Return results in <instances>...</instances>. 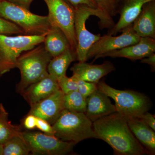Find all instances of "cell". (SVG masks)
I'll return each mask as SVG.
<instances>
[{
    "label": "cell",
    "mask_w": 155,
    "mask_h": 155,
    "mask_svg": "<svg viewBox=\"0 0 155 155\" xmlns=\"http://www.w3.org/2000/svg\"><path fill=\"white\" fill-rule=\"evenodd\" d=\"M97 139L113 148L114 154L143 155L146 150L131 132L127 120L117 112L93 122Z\"/></svg>",
    "instance_id": "1"
},
{
    "label": "cell",
    "mask_w": 155,
    "mask_h": 155,
    "mask_svg": "<svg viewBox=\"0 0 155 155\" xmlns=\"http://www.w3.org/2000/svg\"><path fill=\"white\" fill-rule=\"evenodd\" d=\"M52 58L42 43L21 54L16 65L21 75V79L16 87L17 92L22 94L31 84L48 75V66Z\"/></svg>",
    "instance_id": "2"
},
{
    "label": "cell",
    "mask_w": 155,
    "mask_h": 155,
    "mask_svg": "<svg viewBox=\"0 0 155 155\" xmlns=\"http://www.w3.org/2000/svg\"><path fill=\"white\" fill-rule=\"evenodd\" d=\"M74 9V28L77 47L75 50L77 60L79 62L87 60V54L92 45L99 39L101 35H95L87 30L86 22L89 17L95 16L100 19L103 28L114 26L113 19H110L98 8H93L86 6H80Z\"/></svg>",
    "instance_id": "3"
},
{
    "label": "cell",
    "mask_w": 155,
    "mask_h": 155,
    "mask_svg": "<svg viewBox=\"0 0 155 155\" xmlns=\"http://www.w3.org/2000/svg\"><path fill=\"white\" fill-rule=\"evenodd\" d=\"M0 17L19 26L25 35H47L54 27L48 16L33 14L7 0H0Z\"/></svg>",
    "instance_id": "4"
},
{
    "label": "cell",
    "mask_w": 155,
    "mask_h": 155,
    "mask_svg": "<svg viewBox=\"0 0 155 155\" xmlns=\"http://www.w3.org/2000/svg\"><path fill=\"white\" fill-rule=\"evenodd\" d=\"M54 135L64 141L77 144L87 139H97L92 122L84 113L65 109L52 125Z\"/></svg>",
    "instance_id": "5"
},
{
    "label": "cell",
    "mask_w": 155,
    "mask_h": 155,
    "mask_svg": "<svg viewBox=\"0 0 155 155\" xmlns=\"http://www.w3.org/2000/svg\"><path fill=\"white\" fill-rule=\"evenodd\" d=\"M97 85L98 89L114 100L117 113L127 120L138 118L150 108V99L140 93L116 89L104 81H99Z\"/></svg>",
    "instance_id": "6"
},
{
    "label": "cell",
    "mask_w": 155,
    "mask_h": 155,
    "mask_svg": "<svg viewBox=\"0 0 155 155\" xmlns=\"http://www.w3.org/2000/svg\"><path fill=\"white\" fill-rule=\"evenodd\" d=\"M46 35L9 36L0 34V73L2 75L16 68L17 59L22 53L43 43Z\"/></svg>",
    "instance_id": "7"
},
{
    "label": "cell",
    "mask_w": 155,
    "mask_h": 155,
    "mask_svg": "<svg viewBox=\"0 0 155 155\" xmlns=\"http://www.w3.org/2000/svg\"><path fill=\"white\" fill-rule=\"evenodd\" d=\"M22 135L33 155H64L72 152L76 145L55 135L40 132L24 131Z\"/></svg>",
    "instance_id": "8"
},
{
    "label": "cell",
    "mask_w": 155,
    "mask_h": 155,
    "mask_svg": "<svg viewBox=\"0 0 155 155\" xmlns=\"http://www.w3.org/2000/svg\"><path fill=\"white\" fill-rule=\"evenodd\" d=\"M48 10V17L54 27L67 37L71 49L75 52L77 40L74 28V9L64 0H44Z\"/></svg>",
    "instance_id": "9"
},
{
    "label": "cell",
    "mask_w": 155,
    "mask_h": 155,
    "mask_svg": "<svg viewBox=\"0 0 155 155\" xmlns=\"http://www.w3.org/2000/svg\"><path fill=\"white\" fill-rule=\"evenodd\" d=\"M122 34L118 36L105 35L91 46L87 54V60L94 58L95 60L100 56L114 50H119L131 45L135 44L140 37L134 32L132 25L122 31Z\"/></svg>",
    "instance_id": "10"
},
{
    "label": "cell",
    "mask_w": 155,
    "mask_h": 155,
    "mask_svg": "<svg viewBox=\"0 0 155 155\" xmlns=\"http://www.w3.org/2000/svg\"><path fill=\"white\" fill-rule=\"evenodd\" d=\"M64 94L58 90L39 102L31 106L28 114L44 119L52 125L65 110Z\"/></svg>",
    "instance_id": "11"
},
{
    "label": "cell",
    "mask_w": 155,
    "mask_h": 155,
    "mask_svg": "<svg viewBox=\"0 0 155 155\" xmlns=\"http://www.w3.org/2000/svg\"><path fill=\"white\" fill-rule=\"evenodd\" d=\"M155 52V39L150 37H140L137 43L106 53L100 56L98 59L109 57L125 58L135 61L148 57Z\"/></svg>",
    "instance_id": "12"
},
{
    "label": "cell",
    "mask_w": 155,
    "mask_h": 155,
    "mask_svg": "<svg viewBox=\"0 0 155 155\" xmlns=\"http://www.w3.org/2000/svg\"><path fill=\"white\" fill-rule=\"evenodd\" d=\"M85 114L92 122L117 112L109 97L99 90H96L86 98Z\"/></svg>",
    "instance_id": "13"
},
{
    "label": "cell",
    "mask_w": 155,
    "mask_h": 155,
    "mask_svg": "<svg viewBox=\"0 0 155 155\" xmlns=\"http://www.w3.org/2000/svg\"><path fill=\"white\" fill-rule=\"evenodd\" d=\"M116 69L114 64L110 61H105L100 65L79 62L71 68L73 75L78 79L93 83H98L102 78Z\"/></svg>",
    "instance_id": "14"
},
{
    "label": "cell",
    "mask_w": 155,
    "mask_h": 155,
    "mask_svg": "<svg viewBox=\"0 0 155 155\" xmlns=\"http://www.w3.org/2000/svg\"><path fill=\"white\" fill-rule=\"evenodd\" d=\"M60 89L58 81L48 74L25 89L21 95L30 106L48 97Z\"/></svg>",
    "instance_id": "15"
},
{
    "label": "cell",
    "mask_w": 155,
    "mask_h": 155,
    "mask_svg": "<svg viewBox=\"0 0 155 155\" xmlns=\"http://www.w3.org/2000/svg\"><path fill=\"white\" fill-rule=\"evenodd\" d=\"M134 31L140 37L155 38V3H147L132 24Z\"/></svg>",
    "instance_id": "16"
},
{
    "label": "cell",
    "mask_w": 155,
    "mask_h": 155,
    "mask_svg": "<svg viewBox=\"0 0 155 155\" xmlns=\"http://www.w3.org/2000/svg\"><path fill=\"white\" fill-rule=\"evenodd\" d=\"M121 12L120 19L116 25L108 32L113 35L122 31L127 26L132 25L141 12L143 6L147 3L155 0H125Z\"/></svg>",
    "instance_id": "17"
},
{
    "label": "cell",
    "mask_w": 155,
    "mask_h": 155,
    "mask_svg": "<svg viewBox=\"0 0 155 155\" xmlns=\"http://www.w3.org/2000/svg\"><path fill=\"white\" fill-rule=\"evenodd\" d=\"M127 122L131 132L144 147L147 154L155 155V130L138 118L128 119Z\"/></svg>",
    "instance_id": "18"
},
{
    "label": "cell",
    "mask_w": 155,
    "mask_h": 155,
    "mask_svg": "<svg viewBox=\"0 0 155 155\" xmlns=\"http://www.w3.org/2000/svg\"><path fill=\"white\" fill-rule=\"evenodd\" d=\"M43 43L45 49L52 58L71 49L67 37L60 28L56 27H53L46 35Z\"/></svg>",
    "instance_id": "19"
},
{
    "label": "cell",
    "mask_w": 155,
    "mask_h": 155,
    "mask_svg": "<svg viewBox=\"0 0 155 155\" xmlns=\"http://www.w3.org/2000/svg\"><path fill=\"white\" fill-rule=\"evenodd\" d=\"M76 60L75 52L71 49L67 50L59 55L52 58L48 65V73L58 80L66 75L69 65Z\"/></svg>",
    "instance_id": "20"
},
{
    "label": "cell",
    "mask_w": 155,
    "mask_h": 155,
    "mask_svg": "<svg viewBox=\"0 0 155 155\" xmlns=\"http://www.w3.org/2000/svg\"><path fill=\"white\" fill-rule=\"evenodd\" d=\"M30 150L22 135L17 134L3 145V155H27Z\"/></svg>",
    "instance_id": "21"
},
{
    "label": "cell",
    "mask_w": 155,
    "mask_h": 155,
    "mask_svg": "<svg viewBox=\"0 0 155 155\" xmlns=\"http://www.w3.org/2000/svg\"><path fill=\"white\" fill-rule=\"evenodd\" d=\"M64 107L66 110L72 112L85 114L86 110V98L78 91L64 94Z\"/></svg>",
    "instance_id": "22"
},
{
    "label": "cell",
    "mask_w": 155,
    "mask_h": 155,
    "mask_svg": "<svg viewBox=\"0 0 155 155\" xmlns=\"http://www.w3.org/2000/svg\"><path fill=\"white\" fill-rule=\"evenodd\" d=\"M21 132L20 126L13 125L9 121L8 112L0 117V144L3 145L11 137Z\"/></svg>",
    "instance_id": "23"
},
{
    "label": "cell",
    "mask_w": 155,
    "mask_h": 155,
    "mask_svg": "<svg viewBox=\"0 0 155 155\" xmlns=\"http://www.w3.org/2000/svg\"><path fill=\"white\" fill-rule=\"evenodd\" d=\"M77 80V78L72 75L70 77L65 75L57 81L60 89L64 94H66L71 91H78Z\"/></svg>",
    "instance_id": "24"
},
{
    "label": "cell",
    "mask_w": 155,
    "mask_h": 155,
    "mask_svg": "<svg viewBox=\"0 0 155 155\" xmlns=\"http://www.w3.org/2000/svg\"><path fill=\"white\" fill-rule=\"evenodd\" d=\"M97 8L110 19L116 14V0H94Z\"/></svg>",
    "instance_id": "25"
},
{
    "label": "cell",
    "mask_w": 155,
    "mask_h": 155,
    "mask_svg": "<svg viewBox=\"0 0 155 155\" xmlns=\"http://www.w3.org/2000/svg\"><path fill=\"white\" fill-rule=\"evenodd\" d=\"M24 34L20 27L8 20L0 17V34Z\"/></svg>",
    "instance_id": "26"
},
{
    "label": "cell",
    "mask_w": 155,
    "mask_h": 155,
    "mask_svg": "<svg viewBox=\"0 0 155 155\" xmlns=\"http://www.w3.org/2000/svg\"><path fill=\"white\" fill-rule=\"evenodd\" d=\"M77 79L78 91L85 98L97 89V83L87 82L78 78Z\"/></svg>",
    "instance_id": "27"
},
{
    "label": "cell",
    "mask_w": 155,
    "mask_h": 155,
    "mask_svg": "<svg viewBox=\"0 0 155 155\" xmlns=\"http://www.w3.org/2000/svg\"><path fill=\"white\" fill-rule=\"evenodd\" d=\"M36 118V128L41 130L43 133L49 135H54V130L52 125L44 119L37 117Z\"/></svg>",
    "instance_id": "28"
},
{
    "label": "cell",
    "mask_w": 155,
    "mask_h": 155,
    "mask_svg": "<svg viewBox=\"0 0 155 155\" xmlns=\"http://www.w3.org/2000/svg\"><path fill=\"white\" fill-rule=\"evenodd\" d=\"M73 8L80 6H86L93 8H97L94 0H64Z\"/></svg>",
    "instance_id": "29"
},
{
    "label": "cell",
    "mask_w": 155,
    "mask_h": 155,
    "mask_svg": "<svg viewBox=\"0 0 155 155\" xmlns=\"http://www.w3.org/2000/svg\"><path fill=\"white\" fill-rule=\"evenodd\" d=\"M146 125L149 126L153 130H155V118L154 115H153L148 111L142 114L138 117Z\"/></svg>",
    "instance_id": "30"
},
{
    "label": "cell",
    "mask_w": 155,
    "mask_h": 155,
    "mask_svg": "<svg viewBox=\"0 0 155 155\" xmlns=\"http://www.w3.org/2000/svg\"><path fill=\"white\" fill-rule=\"evenodd\" d=\"M36 117L31 114H28L23 120V125L25 129L33 130L36 128Z\"/></svg>",
    "instance_id": "31"
},
{
    "label": "cell",
    "mask_w": 155,
    "mask_h": 155,
    "mask_svg": "<svg viewBox=\"0 0 155 155\" xmlns=\"http://www.w3.org/2000/svg\"><path fill=\"white\" fill-rule=\"evenodd\" d=\"M7 1L13 3L14 5L29 10L31 4L33 2L34 0H7Z\"/></svg>",
    "instance_id": "32"
},
{
    "label": "cell",
    "mask_w": 155,
    "mask_h": 155,
    "mask_svg": "<svg viewBox=\"0 0 155 155\" xmlns=\"http://www.w3.org/2000/svg\"><path fill=\"white\" fill-rule=\"evenodd\" d=\"M141 63L149 64L152 67L153 70L155 69V53L151 54L148 57L141 59Z\"/></svg>",
    "instance_id": "33"
},
{
    "label": "cell",
    "mask_w": 155,
    "mask_h": 155,
    "mask_svg": "<svg viewBox=\"0 0 155 155\" xmlns=\"http://www.w3.org/2000/svg\"><path fill=\"white\" fill-rule=\"evenodd\" d=\"M7 113V111L6 110L5 107L2 104L0 103V117L3 116L4 114Z\"/></svg>",
    "instance_id": "34"
},
{
    "label": "cell",
    "mask_w": 155,
    "mask_h": 155,
    "mask_svg": "<svg viewBox=\"0 0 155 155\" xmlns=\"http://www.w3.org/2000/svg\"><path fill=\"white\" fill-rule=\"evenodd\" d=\"M0 155H3V145L0 144Z\"/></svg>",
    "instance_id": "35"
},
{
    "label": "cell",
    "mask_w": 155,
    "mask_h": 155,
    "mask_svg": "<svg viewBox=\"0 0 155 155\" xmlns=\"http://www.w3.org/2000/svg\"><path fill=\"white\" fill-rule=\"evenodd\" d=\"M2 76V75H1V73H0V78H1V76Z\"/></svg>",
    "instance_id": "36"
}]
</instances>
